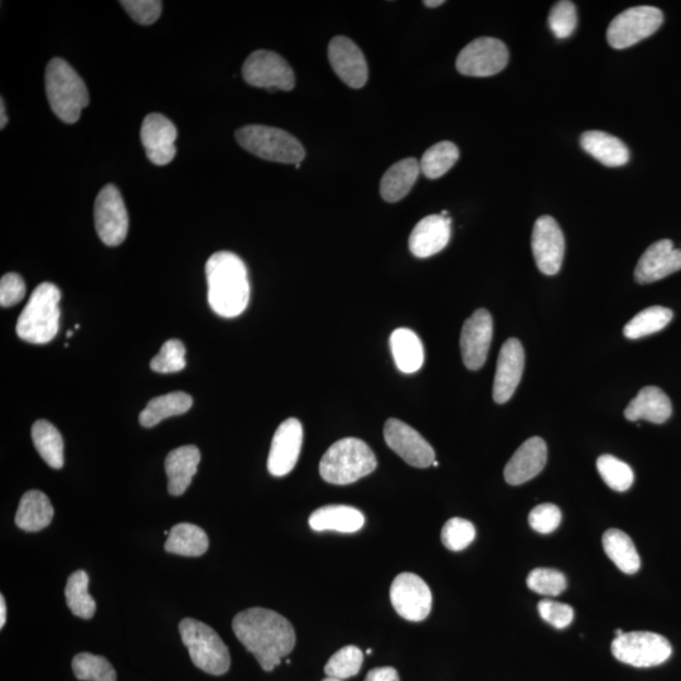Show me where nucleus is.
Returning a JSON list of instances; mask_svg holds the SVG:
<instances>
[{"mask_svg":"<svg viewBox=\"0 0 681 681\" xmlns=\"http://www.w3.org/2000/svg\"><path fill=\"white\" fill-rule=\"evenodd\" d=\"M60 301L61 292L55 284H40L18 318V337L35 345L51 342L59 333Z\"/></svg>","mask_w":681,"mask_h":681,"instance_id":"nucleus-3","label":"nucleus"},{"mask_svg":"<svg viewBox=\"0 0 681 681\" xmlns=\"http://www.w3.org/2000/svg\"><path fill=\"white\" fill-rule=\"evenodd\" d=\"M364 654L354 645L342 647L332 656L325 666L328 678L345 680L360 673Z\"/></svg>","mask_w":681,"mask_h":681,"instance_id":"nucleus-40","label":"nucleus"},{"mask_svg":"<svg viewBox=\"0 0 681 681\" xmlns=\"http://www.w3.org/2000/svg\"><path fill=\"white\" fill-rule=\"evenodd\" d=\"M423 4H424L425 7H428V8H436V7L442 6V4H444V2H443V0H425V2H423Z\"/></svg>","mask_w":681,"mask_h":681,"instance_id":"nucleus-52","label":"nucleus"},{"mask_svg":"<svg viewBox=\"0 0 681 681\" xmlns=\"http://www.w3.org/2000/svg\"><path fill=\"white\" fill-rule=\"evenodd\" d=\"M525 352L518 338H509L501 347L497 359L494 381V400L497 404L509 402L521 381L524 373Z\"/></svg>","mask_w":681,"mask_h":681,"instance_id":"nucleus-20","label":"nucleus"},{"mask_svg":"<svg viewBox=\"0 0 681 681\" xmlns=\"http://www.w3.org/2000/svg\"><path fill=\"white\" fill-rule=\"evenodd\" d=\"M95 229L105 245L123 244L128 235L129 219L122 195L117 187L106 185L99 192L94 209Z\"/></svg>","mask_w":681,"mask_h":681,"instance_id":"nucleus-12","label":"nucleus"},{"mask_svg":"<svg viewBox=\"0 0 681 681\" xmlns=\"http://www.w3.org/2000/svg\"><path fill=\"white\" fill-rule=\"evenodd\" d=\"M531 249L535 263L543 274L555 275L562 268L565 240L562 229L552 216H540L536 220L531 235Z\"/></svg>","mask_w":681,"mask_h":681,"instance_id":"nucleus-14","label":"nucleus"},{"mask_svg":"<svg viewBox=\"0 0 681 681\" xmlns=\"http://www.w3.org/2000/svg\"><path fill=\"white\" fill-rule=\"evenodd\" d=\"M597 470L608 487L617 492H625L634 485L635 475L627 463L611 454H603L597 460Z\"/></svg>","mask_w":681,"mask_h":681,"instance_id":"nucleus-39","label":"nucleus"},{"mask_svg":"<svg viewBox=\"0 0 681 681\" xmlns=\"http://www.w3.org/2000/svg\"><path fill=\"white\" fill-rule=\"evenodd\" d=\"M390 600L396 613L408 621H424L432 611L431 588L414 573H402L394 579Z\"/></svg>","mask_w":681,"mask_h":681,"instance_id":"nucleus-13","label":"nucleus"},{"mask_svg":"<svg viewBox=\"0 0 681 681\" xmlns=\"http://www.w3.org/2000/svg\"><path fill=\"white\" fill-rule=\"evenodd\" d=\"M509 62V50L504 42L492 37H481L468 43L457 57V70L471 77L499 74Z\"/></svg>","mask_w":681,"mask_h":681,"instance_id":"nucleus-11","label":"nucleus"},{"mask_svg":"<svg viewBox=\"0 0 681 681\" xmlns=\"http://www.w3.org/2000/svg\"><path fill=\"white\" fill-rule=\"evenodd\" d=\"M492 336H494V321L490 312L484 308L477 309L465 322L461 332V354L467 369L476 371L485 365Z\"/></svg>","mask_w":681,"mask_h":681,"instance_id":"nucleus-16","label":"nucleus"},{"mask_svg":"<svg viewBox=\"0 0 681 681\" xmlns=\"http://www.w3.org/2000/svg\"><path fill=\"white\" fill-rule=\"evenodd\" d=\"M186 347L180 340H168L164 342L161 351L151 361V369L154 373L173 374L180 373L186 367Z\"/></svg>","mask_w":681,"mask_h":681,"instance_id":"nucleus-41","label":"nucleus"},{"mask_svg":"<svg viewBox=\"0 0 681 681\" xmlns=\"http://www.w3.org/2000/svg\"><path fill=\"white\" fill-rule=\"evenodd\" d=\"M207 299L212 309L224 318L241 315L250 301L248 269L238 255L219 251L206 263Z\"/></svg>","mask_w":681,"mask_h":681,"instance_id":"nucleus-2","label":"nucleus"},{"mask_svg":"<svg viewBox=\"0 0 681 681\" xmlns=\"http://www.w3.org/2000/svg\"><path fill=\"white\" fill-rule=\"evenodd\" d=\"M378 467L375 453L364 441L344 438L323 454L320 473L328 484L350 485L369 476Z\"/></svg>","mask_w":681,"mask_h":681,"instance_id":"nucleus-5","label":"nucleus"},{"mask_svg":"<svg viewBox=\"0 0 681 681\" xmlns=\"http://www.w3.org/2000/svg\"><path fill=\"white\" fill-rule=\"evenodd\" d=\"M562 523V511L554 504H542L534 507L529 515L531 529L539 534H550Z\"/></svg>","mask_w":681,"mask_h":681,"instance_id":"nucleus-45","label":"nucleus"},{"mask_svg":"<svg viewBox=\"0 0 681 681\" xmlns=\"http://www.w3.org/2000/svg\"><path fill=\"white\" fill-rule=\"evenodd\" d=\"M140 139L149 161L167 166L176 157L177 128L162 114H149L140 129Z\"/></svg>","mask_w":681,"mask_h":681,"instance_id":"nucleus-19","label":"nucleus"},{"mask_svg":"<svg viewBox=\"0 0 681 681\" xmlns=\"http://www.w3.org/2000/svg\"><path fill=\"white\" fill-rule=\"evenodd\" d=\"M384 438L386 444L410 466L427 468L436 461V452L431 444L402 420L389 419L385 423Z\"/></svg>","mask_w":681,"mask_h":681,"instance_id":"nucleus-15","label":"nucleus"},{"mask_svg":"<svg viewBox=\"0 0 681 681\" xmlns=\"http://www.w3.org/2000/svg\"><path fill=\"white\" fill-rule=\"evenodd\" d=\"M674 313L669 308L655 306L641 311L623 328V335L630 340H639L641 337L654 335L664 330L673 320Z\"/></svg>","mask_w":681,"mask_h":681,"instance_id":"nucleus-36","label":"nucleus"},{"mask_svg":"<svg viewBox=\"0 0 681 681\" xmlns=\"http://www.w3.org/2000/svg\"><path fill=\"white\" fill-rule=\"evenodd\" d=\"M55 510L50 499L38 490H31L22 496L19 502L16 525L19 529L36 533L51 524Z\"/></svg>","mask_w":681,"mask_h":681,"instance_id":"nucleus-29","label":"nucleus"},{"mask_svg":"<svg viewBox=\"0 0 681 681\" xmlns=\"http://www.w3.org/2000/svg\"><path fill=\"white\" fill-rule=\"evenodd\" d=\"M236 140L245 151L269 162L301 164L306 157L292 134L267 125H246L236 132Z\"/></svg>","mask_w":681,"mask_h":681,"instance_id":"nucleus-6","label":"nucleus"},{"mask_svg":"<svg viewBox=\"0 0 681 681\" xmlns=\"http://www.w3.org/2000/svg\"><path fill=\"white\" fill-rule=\"evenodd\" d=\"M365 681H400L398 671L394 668H376L367 674Z\"/></svg>","mask_w":681,"mask_h":681,"instance_id":"nucleus-49","label":"nucleus"},{"mask_svg":"<svg viewBox=\"0 0 681 681\" xmlns=\"http://www.w3.org/2000/svg\"><path fill=\"white\" fill-rule=\"evenodd\" d=\"M180 634L196 668L211 675H224L229 671V649L209 625L186 618L180 623Z\"/></svg>","mask_w":681,"mask_h":681,"instance_id":"nucleus-7","label":"nucleus"},{"mask_svg":"<svg viewBox=\"0 0 681 681\" xmlns=\"http://www.w3.org/2000/svg\"><path fill=\"white\" fill-rule=\"evenodd\" d=\"M209 538L200 526L181 523L169 531L164 549L181 557H201L209 550Z\"/></svg>","mask_w":681,"mask_h":681,"instance_id":"nucleus-31","label":"nucleus"},{"mask_svg":"<svg viewBox=\"0 0 681 681\" xmlns=\"http://www.w3.org/2000/svg\"><path fill=\"white\" fill-rule=\"evenodd\" d=\"M581 146L584 151L607 167L625 166L630 159L629 148L621 139L598 130L583 133Z\"/></svg>","mask_w":681,"mask_h":681,"instance_id":"nucleus-27","label":"nucleus"},{"mask_svg":"<svg viewBox=\"0 0 681 681\" xmlns=\"http://www.w3.org/2000/svg\"><path fill=\"white\" fill-rule=\"evenodd\" d=\"M328 60L333 71L352 89L364 88L369 69L364 53L350 38L337 36L328 46Z\"/></svg>","mask_w":681,"mask_h":681,"instance_id":"nucleus-18","label":"nucleus"},{"mask_svg":"<svg viewBox=\"0 0 681 681\" xmlns=\"http://www.w3.org/2000/svg\"><path fill=\"white\" fill-rule=\"evenodd\" d=\"M72 670L81 681H117V671L103 656L81 652L72 660Z\"/></svg>","mask_w":681,"mask_h":681,"instance_id":"nucleus-38","label":"nucleus"},{"mask_svg":"<svg viewBox=\"0 0 681 681\" xmlns=\"http://www.w3.org/2000/svg\"><path fill=\"white\" fill-rule=\"evenodd\" d=\"M8 124V117H7V111H6V104H4V100H0V129H4L7 127Z\"/></svg>","mask_w":681,"mask_h":681,"instance_id":"nucleus-51","label":"nucleus"},{"mask_svg":"<svg viewBox=\"0 0 681 681\" xmlns=\"http://www.w3.org/2000/svg\"><path fill=\"white\" fill-rule=\"evenodd\" d=\"M538 611L545 622L558 630L565 629L574 620V610L567 603L543 600L539 602Z\"/></svg>","mask_w":681,"mask_h":681,"instance_id":"nucleus-47","label":"nucleus"},{"mask_svg":"<svg viewBox=\"0 0 681 681\" xmlns=\"http://www.w3.org/2000/svg\"><path fill=\"white\" fill-rule=\"evenodd\" d=\"M664 22L659 8L640 6L627 9L613 19L607 30V41L615 50H625L654 35Z\"/></svg>","mask_w":681,"mask_h":681,"instance_id":"nucleus-9","label":"nucleus"},{"mask_svg":"<svg viewBox=\"0 0 681 681\" xmlns=\"http://www.w3.org/2000/svg\"><path fill=\"white\" fill-rule=\"evenodd\" d=\"M238 640L258 660L264 671H272L296 646L292 623L267 608H249L233 621Z\"/></svg>","mask_w":681,"mask_h":681,"instance_id":"nucleus-1","label":"nucleus"},{"mask_svg":"<svg viewBox=\"0 0 681 681\" xmlns=\"http://www.w3.org/2000/svg\"><path fill=\"white\" fill-rule=\"evenodd\" d=\"M201 461L200 449L196 446H183L168 454L164 467L168 477V491L172 496L185 494L191 486Z\"/></svg>","mask_w":681,"mask_h":681,"instance_id":"nucleus-24","label":"nucleus"},{"mask_svg":"<svg viewBox=\"0 0 681 681\" xmlns=\"http://www.w3.org/2000/svg\"><path fill=\"white\" fill-rule=\"evenodd\" d=\"M460 158V151L456 144L452 142H441L434 144L420 159V171L429 180L446 175Z\"/></svg>","mask_w":681,"mask_h":681,"instance_id":"nucleus-37","label":"nucleus"},{"mask_svg":"<svg viewBox=\"0 0 681 681\" xmlns=\"http://www.w3.org/2000/svg\"><path fill=\"white\" fill-rule=\"evenodd\" d=\"M442 543L451 552H462L470 547L476 538L475 526L466 519L448 520L442 529Z\"/></svg>","mask_w":681,"mask_h":681,"instance_id":"nucleus-42","label":"nucleus"},{"mask_svg":"<svg viewBox=\"0 0 681 681\" xmlns=\"http://www.w3.org/2000/svg\"><path fill=\"white\" fill-rule=\"evenodd\" d=\"M120 4L142 26H151L161 17L162 2L157 0H123Z\"/></svg>","mask_w":681,"mask_h":681,"instance_id":"nucleus-46","label":"nucleus"},{"mask_svg":"<svg viewBox=\"0 0 681 681\" xmlns=\"http://www.w3.org/2000/svg\"><path fill=\"white\" fill-rule=\"evenodd\" d=\"M46 94L53 113L62 122H79L81 111L89 105L85 82L65 60L52 59L46 69Z\"/></svg>","mask_w":681,"mask_h":681,"instance_id":"nucleus-4","label":"nucleus"},{"mask_svg":"<svg viewBox=\"0 0 681 681\" xmlns=\"http://www.w3.org/2000/svg\"><path fill=\"white\" fill-rule=\"evenodd\" d=\"M681 270V249L673 241H656L642 254L636 265L635 278L640 284H650Z\"/></svg>","mask_w":681,"mask_h":681,"instance_id":"nucleus-21","label":"nucleus"},{"mask_svg":"<svg viewBox=\"0 0 681 681\" xmlns=\"http://www.w3.org/2000/svg\"><path fill=\"white\" fill-rule=\"evenodd\" d=\"M67 606L72 615L84 620L93 618L96 612V602L89 593V576L85 571L72 573L65 588Z\"/></svg>","mask_w":681,"mask_h":681,"instance_id":"nucleus-35","label":"nucleus"},{"mask_svg":"<svg viewBox=\"0 0 681 681\" xmlns=\"http://www.w3.org/2000/svg\"><path fill=\"white\" fill-rule=\"evenodd\" d=\"M420 172V163L415 158H405L393 164L380 182L381 197L391 204L403 200L412 191Z\"/></svg>","mask_w":681,"mask_h":681,"instance_id":"nucleus-28","label":"nucleus"},{"mask_svg":"<svg viewBox=\"0 0 681 681\" xmlns=\"http://www.w3.org/2000/svg\"><path fill=\"white\" fill-rule=\"evenodd\" d=\"M309 526L315 531H338V533L352 534L362 529L365 516L360 510L346 505L323 506L311 515Z\"/></svg>","mask_w":681,"mask_h":681,"instance_id":"nucleus-26","label":"nucleus"},{"mask_svg":"<svg viewBox=\"0 0 681 681\" xmlns=\"http://www.w3.org/2000/svg\"><path fill=\"white\" fill-rule=\"evenodd\" d=\"M6 622H7L6 600H4L3 596H0V629H3V627L6 626Z\"/></svg>","mask_w":681,"mask_h":681,"instance_id":"nucleus-50","label":"nucleus"},{"mask_svg":"<svg viewBox=\"0 0 681 681\" xmlns=\"http://www.w3.org/2000/svg\"><path fill=\"white\" fill-rule=\"evenodd\" d=\"M366 654H367V655L373 654V650L367 649V650H366Z\"/></svg>","mask_w":681,"mask_h":681,"instance_id":"nucleus-54","label":"nucleus"},{"mask_svg":"<svg viewBox=\"0 0 681 681\" xmlns=\"http://www.w3.org/2000/svg\"><path fill=\"white\" fill-rule=\"evenodd\" d=\"M390 347L396 367L404 374L417 373L424 364V347L417 333L398 328L390 336Z\"/></svg>","mask_w":681,"mask_h":681,"instance_id":"nucleus-30","label":"nucleus"},{"mask_svg":"<svg viewBox=\"0 0 681 681\" xmlns=\"http://www.w3.org/2000/svg\"><path fill=\"white\" fill-rule=\"evenodd\" d=\"M303 443L302 423L288 418L275 431L268 457V471L275 477L287 476L296 467Z\"/></svg>","mask_w":681,"mask_h":681,"instance_id":"nucleus-17","label":"nucleus"},{"mask_svg":"<svg viewBox=\"0 0 681 681\" xmlns=\"http://www.w3.org/2000/svg\"><path fill=\"white\" fill-rule=\"evenodd\" d=\"M547 460V443L540 437L528 439L507 462L504 471L507 484L519 486L533 480L544 470Z\"/></svg>","mask_w":681,"mask_h":681,"instance_id":"nucleus-22","label":"nucleus"},{"mask_svg":"<svg viewBox=\"0 0 681 681\" xmlns=\"http://www.w3.org/2000/svg\"><path fill=\"white\" fill-rule=\"evenodd\" d=\"M33 444L40 453L42 460L55 470H61L65 465L64 439L59 429L47 420H37L32 427Z\"/></svg>","mask_w":681,"mask_h":681,"instance_id":"nucleus-34","label":"nucleus"},{"mask_svg":"<svg viewBox=\"0 0 681 681\" xmlns=\"http://www.w3.org/2000/svg\"><path fill=\"white\" fill-rule=\"evenodd\" d=\"M323 681H342V680L336 679V678H327V679H325V680H323Z\"/></svg>","mask_w":681,"mask_h":681,"instance_id":"nucleus-53","label":"nucleus"},{"mask_svg":"<svg viewBox=\"0 0 681 681\" xmlns=\"http://www.w3.org/2000/svg\"><path fill=\"white\" fill-rule=\"evenodd\" d=\"M243 77L246 84L270 91H291L296 85L292 67L282 56L272 51L251 53L243 66Z\"/></svg>","mask_w":681,"mask_h":681,"instance_id":"nucleus-10","label":"nucleus"},{"mask_svg":"<svg viewBox=\"0 0 681 681\" xmlns=\"http://www.w3.org/2000/svg\"><path fill=\"white\" fill-rule=\"evenodd\" d=\"M671 652L670 642L654 632H623L612 641V654L623 664L635 668H651L668 661Z\"/></svg>","mask_w":681,"mask_h":681,"instance_id":"nucleus-8","label":"nucleus"},{"mask_svg":"<svg viewBox=\"0 0 681 681\" xmlns=\"http://www.w3.org/2000/svg\"><path fill=\"white\" fill-rule=\"evenodd\" d=\"M673 414L669 396L656 386H646L641 389L636 398L631 400L625 410V417L630 422L647 420L655 424H663Z\"/></svg>","mask_w":681,"mask_h":681,"instance_id":"nucleus-25","label":"nucleus"},{"mask_svg":"<svg viewBox=\"0 0 681 681\" xmlns=\"http://www.w3.org/2000/svg\"><path fill=\"white\" fill-rule=\"evenodd\" d=\"M433 466H434V467H438V466H439V463H438L437 461H434V462H433Z\"/></svg>","mask_w":681,"mask_h":681,"instance_id":"nucleus-55","label":"nucleus"},{"mask_svg":"<svg viewBox=\"0 0 681 681\" xmlns=\"http://www.w3.org/2000/svg\"><path fill=\"white\" fill-rule=\"evenodd\" d=\"M26 292V283L21 275L17 273L3 275L0 280V306L3 308L16 306L22 302Z\"/></svg>","mask_w":681,"mask_h":681,"instance_id":"nucleus-48","label":"nucleus"},{"mask_svg":"<svg viewBox=\"0 0 681 681\" xmlns=\"http://www.w3.org/2000/svg\"><path fill=\"white\" fill-rule=\"evenodd\" d=\"M602 543L608 558L621 572L626 574L639 572L641 560L629 535L618 529H610L603 534Z\"/></svg>","mask_w":681,"mask_h":681,"instance_id":"nucleus-33","label":"nucleus"},{"mask_svg":"<svg viewBox=\"0 0 681 681\" xmlns=\"http://www.w3.org/2000/svg\"><path fill=\"white\" fill-rule=\"evenodd\" d=\"M452 220L442 215H429L415 225L409 236V249L414 257H433L446 248L451 240Z\"/></svg>","mask_w":681,"mask_h":681,"instance_id":"nucleus-23","label":"nucleus"},{"mask_svg":"<svg viewBox=\"0 0 681 681\" xmlns=\"http://www.w3.org/2000/svg\"><path fill=\"white\" fill-rule=\"evenodd\" d=\"M549 27L559 40L571 37L577 28L576 4L569 0L555 3L549 13Z\"/></svg>","mask_w":681,"mask_h":681,"instance_id":"nucleus-44","label":"nucleus"},{"mask_svg":"<svg viewBox=\"0 0 681 681\" xmlns=\"http://www.w3.org/2000/svg\"><path fill=\"white\" fill-rule=\"evenodd\" d=\"M193 400L191 395L183 391H175L158 396L148 403L146 409L139 415V422L144 428H153L162 420L182 415L191 409Z\"/></svg>","mask_w":681,"mask_h":681,"instance_id":"nucleus-32","label":"nucleus"},{"mask_svg":"<svg viewBox=\"0 0 681 681\" xmlns=\"http://www.w3.org/2000/svg\"><path fill=\"white\" fill-rule=\"evenodd\" d=\"M531 591L547 597H557L567 589V578L557 569L538 568L526 579Z\"/></svg>","mask_w":681,"mask_h":681,"instance_id":"nucleus-43","label":"nucleus"},{"mask_svg":"<svg viewBox=\"0 0 681 681\" xmlns=\"http://www.w3.org/2000/svg\"><path fill=\"white\" fill-rule=\"evenodd\" d=\"M71 336H72V331L67 332V337H71Z\"/></svg>","mask_w":681,"mask_h":681,"instance_id":"nucleus-56","label":"nucleus"}]
</instances>
